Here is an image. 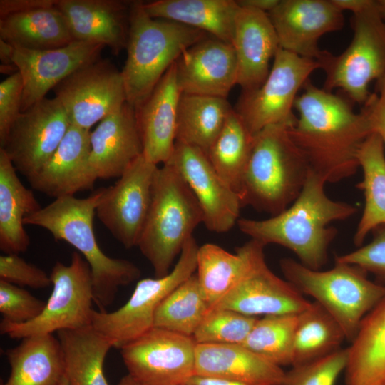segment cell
<instances>
[{
    "label": "cell",
    "instance_id": "6da1fadb",
    "mask_svg": "<svg viewBox=\"0 0 385 385\" xmlns=\"http://www.w3.org/2000/svg\"><path fill=\"white\" fill-rule=\"evenodd\" d=\"M296 98L298 113L289 135L312 170L327 183L354 175L359 168V150L371 133L362 109L354 111L341 95L319 88L309 79Z\"/></svg>",
    "mask_w": 385,
    "mask_h": 385
},
{
    "label": "cell",
    "instance_id": "7a4b0ae2",
    "mask_svg": "<svg viewBox=\"0 0 385 385\" xmlns=\"http://www.w3.org/2000/svg\"><path fill=\"white\" fill-rule=\"evenodd\" d=\"M326 180L310 170L297 199L282 212L264 220L241 218L240 230L265 246L276 244L294 252L299 262L319 270L327 262L328 249L337 234L330 224L349 219L356 207L331 199Z\"/></svg>",
    "mask_w": 385,
    "mask_h": 385
},
{
    "label": "cell",
    "instance_id": "3957f363",
    "mask_svg": "<svg viewBox=\"0 0 385 385\" xmlns=\"http://www.w3.org/2000/svg\"><path fill=\"white\" fill-rule=\"evenodd\" d=\"M106 188L85 198L74 195L56 198L51 203L24 219V225L48 230L55 240L74 247L90 266L94 302L104 311L113 303L116 293L140 278L141 272L132 262L106 255L98 245L93 218Z\"/></svg>",
    "mask_w": 385,
    "mask_h": 385
},
{
    "label": "cell",
    "instance_id": "277c9868",
    "mask_svg": "<svg viewBox=\"0 0 385 385\" xmlns=\"http://www.w3.org/2000/svg\"><path fill=\"white\" fill-rule=\"evenodd\" d=\"M129 20L127 58L121 73L127 103L136 109L180 56L210 35L175 21L150 17L141 1L131 2Z\"/></svg>",
    "mask_w": 385,
    "mask_h": 385
},
{
    "label": "cell",
    "instance_id": "5b68a950",
    "mask_svg": "<svg viewBox=\"0 0 385 385\" xmlns=\"http://www.w3.org/2000/svg\"><path fill=\"white\" fill-rule=\"evenodd\" d=\"M289 126L271 125L254 135L243 180L242 206L274 216L286 210L301 192L311 168L292 139Z\"/></svg>",
    "mask_w": 385,
    "mask_h": 385
},
{
    "label": "cell",
    "instance_id": "8992f818",
    "mask_svg": "<svg viewBox=\"0 0 385 385\" xmlns=\"http://www.w3.org/2000/svg\"><path fill=\"white\" fill-rule=\"evenodd\" d=\"M202 222L201 207L180 173L169 163L158 167L137 246L152 265L155 277L170 272L175 258Z\"/></svg>",
    "mask_w": 385,
    "mask_h": 385
},
{
    "label": "cell",
    "instance_id": "52a82bcc",
    "mask_svg": "<svg viewBox=\"0 0 385 385\" xmlns=\"http://www.w3.org/2000/svg\"><path fill=\"white\" fill-rule=\"evenodd\" d=\"M279 266L285 279L321 305L351 342L364 317L385 297V285L371 281L354 265L335 260L333 267L322 271L287 257Z\"/></svg>",
    "mask_w": 385,
    "mask_h": 385
},
{
    "label": "cell",
    "instance_id": "ba28073f",
    "mask_svg": "<svg viewBox=\"0 0 385 385\" xmlns=\"http://www.w3.org/2000/svg\"><path fill=\"white\" fill-rule=\"evenodd\" d=\"M353 38L339 55L322 50L317 61L325 73L324 88L342 90L351 101L365 104L370 97L369 85L385 77V19L376 2L354 14Z\"/></svg>",
    "mask_w": 385,
    "mask_h": 385
},
{
    "label": "cell",
    "instance_id": "9c48e42d",
    "mask_svg": "<svg viewBox=\"0 0 385 385\" xmlns=\"http://www.w3.org/2000/svg\"><path fill=\"white\" fill-rule=\"evenodd\" d=\"M53 289L41 314L22 324L2 320L1 334L12 339L53 334L91 324L94 302L91 270L82 255L73 252L69 265L56 262L50 274Z\"/></svg>",
    "mask_w": 385,
    "mask_h": 385
},
{
    "label": "cell",
    "instance_id": "30bf717a",
    "mask_svg": "<svg viewBox=\"0 0 385 385\" xmlns=\"http://www.w3.org/2000/svg\"><path fill=\"white\" fill-rule=\"evenodd\" d=\"M198 248L195 239L190 237L168 274L139 280L129 299L115 311L94 309L91 325L118 349L153 328L155 314L160 303L196 271Z\"/></svg>",
    "mask_w": 385,
    "mask_h": 385
},
{
    "label": "cell",
    "instance_id": "8fae6325",
    "mask_svg": "<svg viewBox=\"0 0 385 385\" xmlns=\"http://www.w3.org/2000/svg\"><path fill=\"white\" fill-rule=\"evenodd\" d=\"M318 68L316 60L279 48L265 82L257 89L242 91L234 110L254 135L271 125H293L298 92Z\"/></svg>",
    "mask_w": 385,
    "mask_h": 385
},
{
    "label": "cell",
    "instance_id": "7c38bea8",
    "mask_svg": "<svg viewBox=\"0 0 385 385\" xmlns=\"http://www.w3.org/2000/svg\"><path fill=\"white\" fill-rule=\"evenodd\" d=\"M246 267L230 290L210 309H227L255 317L297 314L308 301L293 284L276 275L265 257V245L250 239L244 244Z\"/></svg>",
    "mask_w": 385,
    "mask_h": 385
},
{
    "label": "cell",
    "instance_id": "4fadbf2b",
    "mask_svg": "<svg viewBox=\"0 0 385 385\" xmlns=\"http://www.w3.org/2000/svg\"><path fill=\"white\" fill-rule=\"evenodd\" d=\"M196 345L192 337L153 327L120 350L140 385H179L195 374Z\"/></svg>",
    "mask_w": 385,
    "mask_h": 385
},
{
    "label": "cell",
    "instance_id": "5bb4252c",
    "mask_svg": "<svg viewBox=\"0 0 385 385\" xmlns=\"http://www.w3.org/2000/svg\"><path fill=\"white\" fill-rule=\"evenodd\" d=\"M53 90L71 124L89 130L127 102L121 71L107 59L78 69Z\"/></svg>",
    "mask_w": 385,
    "mask_h": 385
},
{
    "label": "cell",
    "instance_id": "9a60e30c",
    "mask_svg": "<svg viewBox=\"0 0 385 385\" xmlns=\"http://www.w3.org/2000/svg\"><path fill=\"white\" fill-rule=\"evenodd\" d=\"M71 123L56 98H44L21 112L2 148L28 180L51 159Z\"/></svg>",
    "mask_w": 385,
    "mask_h": 385
},
{
    "label": "cell",
    "instance_id": "2e32d148",
    "mask_svg": "<svg viewBox=\"0 0 385 385\" xmlns=\"http://www.w3.org/2000/svg\"><path fill=\"white\" fill-rule=\"evenodd\" d=\"M158 165L142 154L118 180L106 188L96 215L125 248L137 247L148 216Z\"/></svg>",
    "mask_w": 385,
    "mask_h": 385
},
{
    "label": "cell",
    "instance_id": "e0dca14e",
    "mask_svg": "<svg viewBox=\"0 0 385 385\" xmlns=\"http://www.w3.org/2000/svg\"><path fill=\"white\" fill-rule=\"evenodd\" d=\"M197 198L203 223L211 232H228L239 220L243 207L238 195L221 178L200 148L176 141L169 160Z\"/></svg>",
    "mask_w": 385,
    "mask_h": 385
},
{
    "label": "cell",
    "instance_id": "ac0fdd59",
    "mask_svg": "<svg viewBox=\"0 0 385 385\" xmlns=\"http://www.w3.org/2000/svg\"><path fill=\"white\" fill-rule=\"evenodd\" d=\"M103 46L73 41L53 49L14 46L13 62L24 84L21 111L46 98V93L78 69L100 59Z\"/></svg>",
    "mask_w": 385,
    "mask_h": 385
},
{
    "label": "cell",
    "instance_id": "d6986e66",
    "mask_svg": "<svg viewBox=\"0 0 385 385\" xmlns=\"http://www.w3.org/2000/svg\"><path fill=\"white\" fill-rule=\"evenodd\" d=\"M279 47L303 58L317 60L324 34L343 28V11L332 0H280L268 13Z\"/></svg>",
    "mask_w": 385,
    "mask_h": 385
},
{
    "label": "cell",
    "instance_id": "ffe728a7",
    "mask_svg": "<svg viewBox=\"0 0 385 385\" xmlns=\"http://www.w3.org/2000/svg\"><path fill=\"white\" fill-rule=\"evenodd\" d=\"M175 66L182 93L227 98L237 84V62L232 45L212 36L187 48Z\"/></svg>",
    "mask_w": 385,
    "mask_h": 385
},
{
    "label": "cell",
    "instance_id": "44dd1931",
    "mask_svg": "<svg viewBox=\"0 0 385 385\" xmlns=\"http://www.w3.org/2000/svg\"><path fill=\"white\" fill-rule=\"evenodd\" d=\"M88 167L92 176L120 178L143 154V144L135 108L127 102L101 120L91 132Z\"/></svg>",
    "mask_w": 385,
    "mask_h": 385
},
{
    "label": "cell",
    "instance_id": "7402d4cb",
    "mask_svg": "<svg viewBox=\"0 0 385 385\" xmlns=\"http://www.w3.org/2000/svg\"><path fill=\"white\" fill-rule=\"evenodd\" d=\"M130 1L57 0L73 40L108 47L114 55L126 48Z\"/></svg>",
    "mask_w": 385,
    "mask_h": 385
},
{
    "label": "cell",
    "instance_id": "603a6c76",
    "mask_svg": "<svg viewBox=\"0 0 385 385\" xmlns=\"http://www.w3.org/2000/svg\"><path fill=\"white\" fill-rule=\"evenodd\" d=\"M181 91L175 62L144 103L135 110L143 154L153 164L166 163L176 142L178 109Z\"/></svg>",
    "mask_w": 385,
    "mask_h": 385
},
{
    "label": "cell",
    "instance_id": "cb8c5ba5",
    "mask_svg": "<svg viewBox=\"0 0 385 385\" xmlns=\"http://www.w3.org/2000/svg\"><path fill=\"white\" fill-rule=\"evenodd\" d=\"M232 45L237 62V84L242 91L257 89L266 80L270 61L280 48L268 14L239 6Z\"/></svg>",
    "mask_w": 385,
    "mask_h": 385
},
{
    "label": "cell",
    "instance_id": "d4e9b609",
    "mask_svg": "<svg viewBox=\"0 0 385 385\" xmlns=\"http://www.w3.org/2000/svg\"><path fill=\"white\" fill-rule=\"evenodd\" d=\"M91 132L71 124L51 159L28 180L31 186L55 199L92 189L96 180L88 167Z\"/></svg>",
    "mask_w": 385,
    "mask_h": 385
},
{
    "label": "cell",
    "instance_id": "484cf974",
    "mask_svg": "<svg viewBox=\"0 0 385 385\" xmlns=\"http://www.w3.org/2000/svg\"><path fill=\"white\" fill-rule=\"evenodd\" d=\"M285 371L242 344H197L195 374L251 385H280Z\"/></svg>",
    "mask_w": 385,
    "mask_h": 385
},
{
    "label": "cell",
    "instance_id": "4316f807",
    "mask_svg": "<svg viewBox=\"0 0 385 385\" xmlns=\"http://www.w3.org/2000/svg\"><path fill=\"white\" fill-rule=\"evenodd\" d=\"M16 172L9 156L0 148V249L5 254L19 255L28 249L30 239L24 221L41 208Z\"/></svg>",
    "mask_w": 385,
    "mask_h": 385
},
{
    "label": "cell",
    "instance_id": "83f0119b",
    "mask_svg": "<svg viewBox=\"0 0 385 385\" xmlns=\"http://www.w3.org/2000/svg\"><path fill=\"white\" fill-rule=\"evenodd\" d=\"M351 342L346 385H385V297L364 317Z\"/></svg>",
    "mask_w": 385,
    "mask_h": 385
},
{
    "label": "cell",
    "instance_id": "f1b7e54d",
    "mask_svg": "<svg viewBox=\"0 0 385 385\" xmlns=\"http://www.w3.org/2000/svg\"><path fill=\"white\" fill-rule=\"evenodd\" d=\"M56 2L0 18V38L15 47L31 50L68 45L74 40Z\"/></svg>",
    "mask_w": 385,
    "mask_h": 385
},
{
    "label": "cell",
    "instance_id": "f546056e",
    "mask_svg": "<svg viewBox=\"0 0 385 385\" xmlns=\"http://www.w3.org/2000/svg\"><path fill=\"white\" fill-rule=\"evenodd\" d=\"M21 339L5 352L11 373L2 385H60L65 376L57 337L45 334Z\"/></svg>",
    "mask_w": 385,
    "mask_h": 385
},
{
    "label": "cell",
    "instance_id": "4dcf8cb0",
    "mask_svg": "<svg viewBox=\"0 0 385 385\" xmlns=\"http://www.w3.org/2000/svg\"><path fill=\"white\" fill-rule=\"evenodd\" d=\"M153 18L175 21L232 44L239 6L234 0H157L143 2Z\"/></svg>",
    "mask_w": 385,
    "mask_h": 385
},
{
    "label": "cell",
    "instance_id": "1f68e13d",
    "mask_svg": "<svg viewBox=\"0 0 385 385\" xmlns=\"http://www.w3.org/2000/svg\"><path fill=\"white\" fill-rule=\"evenodd\" d=\"M68 385H108L103 364L113 347L110 339L91 324L56 332Z\"/></svg>",
    "mask_w": 385,
    "mask_h": 385
},
{
    "label": "cell",
    "instance_id": "d6a6232c",
    "mask_svg": "<svg viewBox=\"0 0 385 385\" xmlns=\"http://www.w3.org/2000/svg\"><path fill=\"white\" fill-rule=\"evenodd\" d=\"M358 161L363 178L356 187L363 192L364 207L353 242L361 247L371 232L385 224V154L377 134L371 133L362 143Z\"/></svg>",
    "mask_w": 385,
    "mask_h": 385
},
{
    "label": "cell",
    "instance_id": "836d02e7",
    "mask_svg": "<svg viewBox=\"0 0 385 385\" xmlns=\"http://www.w3.org/2000/svg\"><path fill=\"white\" fill-rule=\"evenodd\" d=\"M232 110L227 98L181 93L176 141L197 146L206 153Z\"/></svg>",
    "mask_w": 385,
    "mask_h": 385
},
{
    "label": "cell",
    "instance_id": "e575fe53",
    "mask_svg": "<svg viewBox=\"0 0 385 385\" xmlns=\"http://www.w3.org/2000/svg\"><path fill=\"white\" fill-rule=\"evenodd\" d=\"M253 144L254 135L233 108L220 133L205 153L215 171L240 200Z\"/></svg>",
    "mask_w": 385,
    "mask_h": 385
},
{
    "label": "cell",
    "instance_id": "d590c367",
    "mask_svg": "<svg viewBox=\"0 0 385 385\" xmlns=\"http://www.w3.org/2000/svg\"><path fill=\"white\" fill-rule=\"evenodd\" d=\"M345 335L336 320L318 303L297 314L291 366L327 356L341 348Z\"/></svg>",
    "mask_w": 385,
    "mask_h": 385
},
{
    "label": "cell",
    "instance_id": "8d00e7d4",
    "mask_svg": "<svg viewBox=\"0 0 385 385\" xmlns=\"http://www.w3.org/2000/svg\"><path fill=\"white\" fill-rule=\"evenodd\" d=\"M210 309L194 274L160 303L155 314L154 327L192 337Z\"/></svg>",
    "mask_w": 385,
    "mask_h": 385
},
{
    "label": "cell",
    "instance_id": "74e56055",
    "mask_svg": "<svg viewBox=\"0 0 385 385\" xmlns=\"http://www.w3.org/2000/svg\"><path fill=\"white\" fill-rule=\"evenodd\" d=\"M247 262L244 245L235 254L212 243L200 246L197 255V277L203 294L214 306L234 285Z\"/></svg>",
    "mask_w": 385,
    "mask_h": 385
},
{
    "label": "cell",
    "instance_id": "f35d334b",
    "mask_svg": "<svg viewBox=\"0 0 385 385\" xmlns=\"http://www.w3.org/2000/svg\"><path fill=\"white\" fill-rule=\"evenodd\" d=\"M297 314L257 319L242 345L277 366H292Z\"/></svg>",
    "mask_w": 385,
    "mask_h": 385
},
{
    "label": "cell",
    "instance_id": "ab89813d",
    "mask_svg": "<svg viewBox=\"0 0 385 385\" xmlns=\"http://www.w3.org/2000/svg\"><path fill=\"white\" fill-rule=\"evenodd\" d=\"M257 319L227 309H210L192 338L197 344H242Z\"/></svg>",
    "mask_w": 385,
    "mask_h": 385
},
{
    "label": "cell",
    "instance_id": "60d3db41",
    "mask_svg": "<svg viewBox=\"0 0 385 385\" xmlns=\"http://www.w3.org/2000/svg\"><path fill=\"white\" fill-rule=\"evenodd\" d=\"M348 363V349H339L319 359L291 366L280 385H334Z\"/></svg>",
    "mask_w": 385,
    "mask_h": 385
},
{
    "label": "cell",
    "instance_id": "b9f144b4",
    "mask_svg": "<svg viewBox=\"0 0 385 385\" xmlns=\"http://www.w3.org/2000/svg\"><path fill=\"white\" fill-rule=\"evenodd\" d=\"M46 302L19 286L0 280V312L2 320L14 324L29 322L38 317Z\"/></svg>",
    "mask_w": 385,
    "mask_h": 385
},
{
    "label": "cell",
    "instance_id": "7bdbcfd3",
    "mask_svg": "<svg viewBox=\"0 0 385 385\" xmlns=\"http://www.w3.org/2000/svg\"><path fill=\"white\" fill-rule=\"evenodd\" d=\"M371 232L373 238L369 243L336 256L335 260L358 266L385 281V224L378 226Z\"/></svg>",
    "mask_w": 385,
    "mask_h": 385
},
{
    "label": "cell",
    "instance_id": "ee69618b",
    "mask_svg": "<svg viewBox=\"0 0 385 385\" xmlns=\"http://www.w3.org/2000/svg\"><path fill=\"white\" fill-rule=\"evenodd\" d=\"M0 280L34 289L51 285L50 275L41 268L28 263L18 254L0 256Z\"/></svg>",
    "mask_w": 385,
    "mask_h": 385
},
{
    "label": "cell",
    "instance_id": "f6af8a7d",
    "mask_svg": "<svg viewBox=\"0 0 385 385\" xmlns=\"http://www.w3.org/2000/svg\"><path fill=\"white\" fill-rule=\"evenodd\" d=\"M24 84L19 71L0 83V146L5 143L10 129L21 113Z\"/></svg>",
    "mask_w": 385,
    "mask_h": 385
},
{
    "label": "cell",
    "instance_id": "bcb514c9",
    "mask_svg": "<svg viewBox=\"0 0 385 385\" xmlns=\"http://www.w3.org/2000/svg\"><path fill=\"white\" fill-rule=\"evenodd\" d=\"M376 91L371 93L364 105L371 133L377 134L385 154V77L376 81Z\"/></svg>",
    "mask_w": 385,
    "mask_h": 385
},
{
    "label": "cell",
    "instance_id": "7dc6e473",
    "mask_svg": "<svg viewBox=\"0 0 385 385\" xmlns=\"http://www.w3.org/2000/svg\"><path fill=\"white\" fill-rule=\"evenodd\" d=\"M56 0H1L0 17L51 4Z\"/></svg>",
    "mask_w": 385,
    "mask_h": 385
},
{
    "label": "cell",
    "instance_id": "c3c4849f",
    "mask_svg": "<svg viewBox=\"0 0 385 385\" xmlns=\"http://www.w3.org/2000/svg\"><path fill=\"white\" fill-rule=\"evenodd\" d=\"M342 11H350L354 15L361 13L375 4V0H332Z\"/></svg>",
    "mask_w": 385,
    "mask_h": 385
},
{
    "label": "cell",
    "instance_id": "681fc988",
    "mask_svg": "<svg viewBox=\"0 0 385 385\" xmlns=\"http://www.w3.org/2000/svg\"><path fill=\"white\" fill-rule=\"evenodd\" d=\"M280 0H238L239 6L249 7L268 14L274 9Z\"/></svg>",
    "mask_w": 385,
    "mask_h": 385
},
{
    "label": "cell",
    "instance_id": "f907efd6",
    "mask_svg": "<svg viewBox=\"0 0 385 385\" xmlns=\"http://www.w3.org/2000/svg\"><path fill=\"white\" fill-rule=\"evenodd\" d=\"M189 385H251L227 379L195 375L187 382Z\"/></svg>",
    "mask_w": 385,
    "mask_h": 385
},
{
    "label": "cell",
    "instance_id": "816d5d0a",
    "mask_svg": "<svg viewBox=\"0 0 385 385\" xmlns=\"http://www.w3.org/2000/svg\"><path fill=\"white\" fill-rule=\"evenodd\" d=\"M14 46L0 38V59L1 65H14L13 57Z\"/></svg>",
    "mask_w": 385,
    "mask_h": 385
},
{
    "label": "cell",
    "instance_id": "f5cc1de1",
    "mask_svg": "<svg viewBox=\"0 0 385 385\" xmlns=\"http://www.w3.org/2000/svg\"><path fill=\"white\" fill-rule=\"evenodd\" d=\"M118 385H140L131 376L128 374L123 376L120 381Z\"/></svg>",
    "mask_w": 385,
    "mask_h": 385
},
{
    "label": "cell",
    "instance_id": "db71d44e",
    "mask_svg": "<svg viewBox=\"0 0 385 385\" xmlns=\"http://www.w3.org/2000/svg\"><path fill=\"white\" fill-rule=\"evenodd\" d=\"M376 2L379 13L385 19V0H376Z\"/></svg>",
    "mask_w": 385,
    "mask_h": 385
},
{
    "label": "cell",
    "instance_id": "11a10c76",
    "mask_svg": "<svg viewBox=\"0 0 385 385\" xmlns=\"http://www.w3.org/2000/svg\"><path fill=\"white\" fill-rule=\"evenodd\" d=\"M60 385H68V382H67V380H66V377H64V379H63V381L60 384Z\"/></svg>",
    "mask_w": 385,
    "mask_h": 385
},
{
    "label": "cell",
    "instance_id": "9f6ffc18",
    "mask_svg": "<svg viewBox=\"0 0 385 385\" xmlns=\"http://www.w3.org/2000/svg\"><path fill=\"white\" fill-rule=\"evenodd\" d=\"M179 385H189L188 384H179Z\"/></svg>",
    "mask_w": 385,
    "mask_h": 385
}]
</instances>
